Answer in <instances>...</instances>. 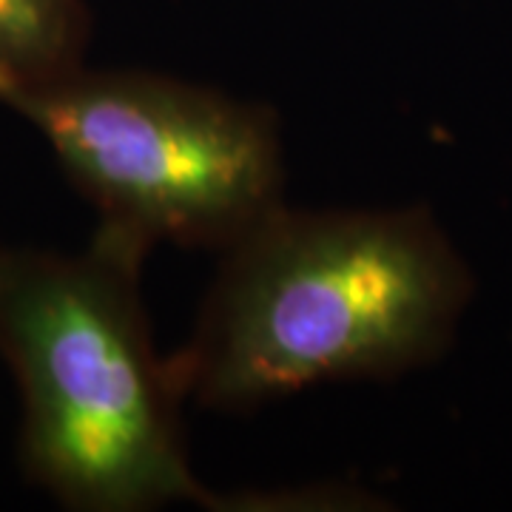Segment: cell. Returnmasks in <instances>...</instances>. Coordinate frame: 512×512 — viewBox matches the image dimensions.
I'll return each instance as SVG.
<instances>
[{
  "mask_svg": "<svg viewBox=\"0 0 512 512\" xmlns=\"http://www.w3.org/2000/svg\"><path fill=\"white\" fill-rule=\"evenodd\" d=\"M3 97H6V89H3V83H0V103H3Z\"/></svg>",
  "mask_w": 512,
  "mask_h": 512,
  "instance_id": "5b68a950",
  "label": "cell"
},
{
  "mask_svg": "<svg viewBox=\"0 0 512 512\" xmlns=\"http://www.w3.org/2000/svg\"><path fill=\"white\" fill-rule=\"evenodd\" d=\"M220 254L197 328L168 359L183 399L217 413L430 365L473 293L424 208L282 202Z\"/></svg>",
  "mask_w": 512,
  "mask_h": 512,
  "instance_id": "6da1fadb",
  "label": "cell"
},
{
  "mask_svg": "<svg viewBox=\"0 0 512 512\" xmlns=\"http://www.w3.org/2000/svg\"><path fill=\"white\" fill-rule=\"evenodd\" d=\"M100 222L151 245L228 248L282 205L276 117L217 89L86 63L3 100Z\"/></svg>",
  "mask_w": 512,
  "mask_h": 512,
  "instance_id": "3957f363",
  "label": "cell"
},
{
  "mask_svg": "<svg viewBox=\"0 0 512 512\" xmlns=\"http://www.w3.org/2000/svg\"><path fill=\"white\" fill-rule=\"evenodd\" d=\"M151 248L106 222L80 251L0 245V356L20 393V464L66 510L214 501L191 470L183 393L148 330Z\"/></svg>",
  "mask_w": 512,
  "mask_h": 512,
  "instance_id": "7a4b0ae2",
  "label": "cell"
},
{
  "mask_svg": "<svg viewBox=\"0 0 512 512\" xmlns=\"http://www.w3.org/2000/svg\"><path fill=\"white\" fill-rule=\"evenodd\" d=\"M86 43L89 12L83 0H0V83L6 97L72 72L83 63Z\"/></svg>",
  "mask_w": 512,
  "mask_h": 512,
  "instance_id": "277c9868",
  "label": "cell"
}]
</instances>
